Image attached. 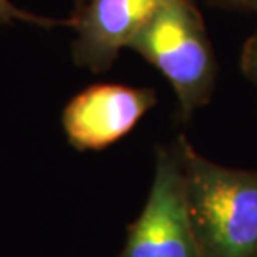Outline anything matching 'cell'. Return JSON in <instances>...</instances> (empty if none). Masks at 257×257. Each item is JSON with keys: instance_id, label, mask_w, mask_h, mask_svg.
I'll list each match as a JSON object with an SVG mask.
<instances>
[{"instance_id": "cell-1", "label": "cell", "mask_w": 257, "mask_h": 257, "mask_svg": "<svg viewBox=\"0 0 257 257\" xmlns=\"http://www.w3.org/2000/svg\"><path fill=\"white\" fill-rule=\"evenodd\" d=\"M179 141L200 257H257V171L220 166Z\"/></svg>"}, {"instance_id": "cell-2", "label": "cell", "mask_w": 257, "mask_h": 257, "mask_svg": "<svg viewBox=\"0 0 257 257\" xmlns=\"http://www.w3.org/2000/svg\"><path fill=\"white\" fill-rule=\"evenodd\" d=\"M128 49L166 77L184 120L212 99L217 60L194 0H162Z\"/></svg>"}, {"instance_id": "cell-3", "label": "cell", "mask_w": 257, "mask_h": 257, "mask_svg": "<svg viewBox=\"0 0 257 257\" xmlns=\"http://www.w3.org/2000/svg\"><path fill=\"white\" fill-rule=\"evenodd\" d=\"M119 257H200L186 195L179 137L156 151V171L142 212L128 225Z\"/></svg>"}, {"instance_id": "cell-4", "label": "cell", "mask_w": 257, "mask_h": 257, "mask_svg": "<svg viewBox=\"0 0 257 257\" xmlns=\"http://www.w3.org/2000/svg\"><path fill=\"white\" fill-rule=\"evenodd\" d=\"M156 102V90L147 87L90 85L64 107L65 137L79 152L104 151L131 134Z\"/></svg>"}, {"instance_id": "cell-5", "label": "cell", "mask_w": 257, "mask_h": 257, "mask_svg": "<svg viewBox=\"0 0 257 257\" xmlns=\"http://www.w3.org/2000/svg\"><path fill=\"white\" fill-rule=\"evenodd\" d=\"M162 0H87L72 12L77 37L72 57L80 69L102 74L152 17Z\"/></svg>"}, {"instance_id": "cell-6", "label": "cell", "mask_w": 257, "mask_h": 257, "mask_svg": "<svg viewBox=\"0 0 257 257\" xmlns=\"http://www.w3.org/2000/svg\"><path fill=\"white\" fill-rule=\"evenodd\" d=\"M14 20H20V22H29L34 25H39V27L44 29H50L55 27V25H70V20H55V19H49V17H39L32 12H27V10H22L10 2V0H0V24H10Z\"/></svg>"}, {"instance_id": "cell-7", "label": "cell", "mask_w": 257, "mask_h": 257, "mask_svg": "<svg viewBox=\"0 0 257 257\" xmlns=\"http://www.w3.org/2000/svg\"><path fill=\"white\" fill-rule=\"evenodd\" d=\"M240 69L244 75L257 87V27L245 40L240 52Z\"/></svg>"}, {"instance_id": "cell-8", "label": "cell", "mask_w": 257, "mask_h": 257, "mask_svg": "<svg viewBox=\"0 0 257 257\" xmlns=\"http://www.w3.org/2000/svg\"><path fill=\"white\" fill-rule=\"evenodd\" d=\"M207 4L225 10H240V12L257 14V0H207Z\"/></svg>"}, {"instance_id": "cell-9", "label": "cell", "mask_w": 257, "mask_h": 257, "mask_svg": "<svg viewBox=\"0 0 257 257\" xmlns=\"http://www.w3.org/2000/svg\"><path fill=\"white\" fill-rule=\"evenodd\" d=\"M87 2V0H72V4H74V10H77L79 7H82Z\"/></svg>"}]
</instances>
